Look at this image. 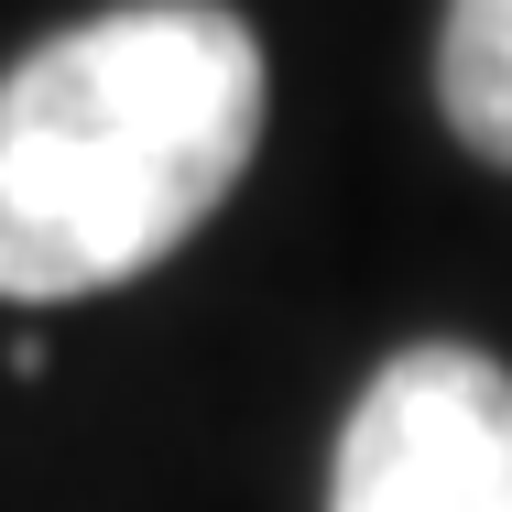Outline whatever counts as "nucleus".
<instances>
[{
  "instance_id": "nucleus-1",
  "label": "nucleus",
  "mask_w": 512,
  "mask_h": 512,
  "mask_svg": "<svg viewBox=\"0 0 512 512\" xmlns=\"http://www.w3.org/2000/svg\"><path fill=\"white\" fill-rule=\"evenodd\" d=\"M262 142V44L218 0H131L0 77V295L153 273Z\"/></svg>"
},
{
  "instance_id": "nucleus-2",
  "label": "nucleus",
  "mask_w": 512,
  "mask_h": 512,
  "mask_svg": "<svg viewBox=\"0 0 512 512\" xmlns=\"http://www.w3.org/2000/svg\"><path fill=\"white\" fill-rule=\"evenodd\" d=\"M327 512H512V371L404 349L338 425Z\"/></svg>"
},
{
  "instance_id": "nucleus-3",
  "label": "nucleus",
  "mask_w": 512,
  "mask_h": 512,
  "mask_svg": "<svg viewBox=\"0 0 512 512\" xmlns=\"http://www.w3.org/2000/svg\"><path fill=\"white\" fill-rule=\"evenodd\" d=\"M436 109L480 164L512 175V0H447V22H436Z\"/></svg>"
}]
</instances>
